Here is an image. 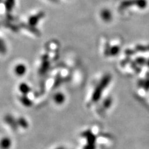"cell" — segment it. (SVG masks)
Segmentation results:
<instances>
[{
  "mask_svg": "<svg viewBox=\"0 0 149 149\" xmlns=\"http://www.w3.org/2000/svg\"><path fill=\"white\" fill-rule=\"evenodd\" d=\"M16 72L18 75H22L26 72V67L22 65H19L16 68Z\"/></svg>",
  "mask_w": 149,
  "mask_h": 149,
  "instance_id": "obj_4",
  "label": "cell"
},
{
  "mask_svg": "<svg viewBox=\"0 0 149 149\" xmlns=\"http://www.w3.org/2000/svg\"><path fill=\"white\" fill-rule=\"evenodd\" d=\"M44 16V13L43 12H40L38 14H37V15L31 16L29 19V24L32 26L36 25L37 23L39 21L40 19L42 18Z\"/></svg>",
  "mask_w": 149,
  "mask_h": 149,
  "instance_id": "obj_1",
  "label": "cell"
},
{
  "mask_svg": "<svg viewBox=\"0 0 149 149\" xmlns=\"http://www.w3.org/2000/svg\"><path fill=\"white\" fill-rule=\"evenodd\" d=\"M9 141L8 139H4L1 142V146L3 148H6L9 146Z\"/></svg>",
  "mask_w": 149,
  "mask_h": 149,
  "instance_id": "obj_6",
  "label": "cell"
},
{
  "mask_svg": "<svg viewBox=\"0 0 149 149\" xmlns=\"http://www.w3.org/2000/svg\"><path fill=\"white\" fill-rule=\"evenodd\" d=\"M15 5V0H6L4 2V6H5L6 9L10 12L12 11L13 8Z\"/></svg>",
  "mask_w": 149,
  "mask_h": 149,
  "instance_id": "obj_2",
  "label": "cell"
},
{
  "mask_svg": "<svg viewBox=\"0 0 149 149\" xmlns=\"http://www.w3.org/2000/svg\"><path fill=\"white\" fill-rule=\"evenodd\" d=\"M101 17L103 19L104 21H109L111 19V13L108 10H107V9H105V10H103L101 12Z\"/></svg>",
  "mask_w": 149,
  "mask_h": 149,
  "instance_id": "obj_3",
  "label": "cell"
},
{
  "mask_svg": "<svg viewBox=\"0 0 149 149\" xmlns=\"http://www.w3.org/2000/svg\"><path fill=\"white\" fill-rule=\"evenodd\" d=\"M55 101L58 103H61L64 100V96L62 94H57L55 97Z\"/></svg>",
  "mask_w": 149,
  "mask_h": 149,
  "instance_id": "obj_5",
  "label": "cell"
},
{
  "mask_svg": "<svg viewBox=\"0 0 149 149\" xmlns=\"http://www.w3.org/2000/svg\"><path fill=\"white\" fill-rule=\"evenodd\" d=\"M50 1H52L53 2H58V0H50Z\"/></svg>",
  "mask_w": 149,
  "mask_h": 149,
  "instance_id": "obj_7",
  "label": "cell"
}]
</instances>
